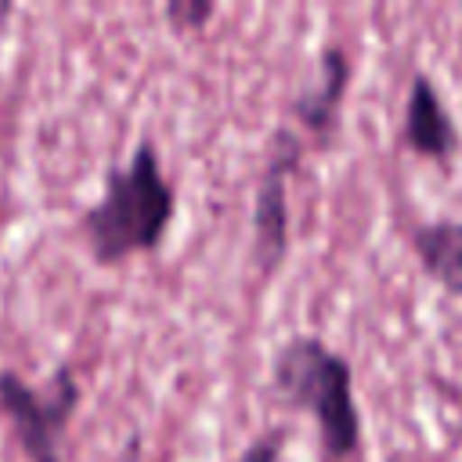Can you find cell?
I'll use <instances>...</instances> for the list:
<instances>
[{
  "label": "cell",
  "mask_w": 462,
  "mask_h": 462,
  "mask_svg": "<svg viewBox=\"0 0 462 462\" xmlns=\"http://www.w3.org/2000/svg\"><path fill=\"white\" fill-rule=\"evenodd\" d=\"M173 220V188L162 177L152 144H141L123 166L105 173L101 195L83 209L79 231L97 263H119L152 253Z\"/></svg>",
  "instance_id": "6da1fadb"
},
{
  "label": "cell",
  "mask_w": 462,
  "mask_h": 462,
  "mask_svg": "<svg viewBox=\"0 0 462 462\" xmlns=\"http://www.w3.org/2000/svg\"><path fill=\"white\" fill-rule=\"evenodd\" d=\"M274 386L292 404L314 415L328 455L346 458L361 448V415L354 404V375L343 354L318 336H292L274 354Z\"/></svg>",
  "instance_id": "7a4b0ae2"
},
{
  "label": "cell",
  "mask_w": 462,
  "mask_h": 462,
  "mask_svg": "<svg viewBox=\"0 0 462 462\" xmlns=\"http://www.w3.org/2000/svg\"><path fill=\"white\" fill-rule=\"evenodd\" d=\"M79 386L69 368H58L47 386H29L14 372H0V408L14 426L29 462H61V440L76 411Z\"/></svg>",
  "instance_id": "3957f363"
},
{
  "label": "cell",
  "mask_w": 462,
  "mask_h": 462,
  "mask_svg": "<svg viewBox=\"0 0 462 462\" xmlns=\"http://www.w3.org/2000/svg\"><path fill=\"white\" fill-rule=\"evenodd\" d=\"M303 159V141L292 130H274L267 162L256 184V202H253V256L260 271L278 267L285 256L289 242V177L300 170Z\"/></svg>",
  "instance_id": "277c9868"
},
{
  "label": "cell",
  "mask_w": 462,
  "mask_h": 462,
  "mask_svg": "<svg viewBox=\"0 0 462 462\" xmlns=\"http://www.w3.org/2000/svg\"><path fill=\"white\" fill-rule=\"evenodd\" d=\"M404 141L415 155L426 159H448L458 148V130L433 87L430 76H415L408 87V105H404Z\"/></svg>",
  "instance_id": "5b68a950"
},
{
  "label": "cell",
  "mask_w": 462,
  "mask_h": 462,
  "mask_svg": "<svg viewBox=\"0 0 462 462\" xmlns=\"http://www.w3.org/2000/svg\"><path fill=\"white\" fill-rule=\"evenodd\" d=\"M346 83H350V61H346V54L339 47H325L318 83L310 90H303L296 97V105H292V116L303 123V130H310L314 137H328V130L336 126V116H339Z\"/></svg>",
  "instance_id": "8992f818"
},
{
  "label": "cell",
  "mask_w": 462,
  "mask_h": 462,
  "mask_svg": "<svg viewBox=\"0 0 462 462\" xmlns=\"http://www.w3.org/2000/svg\"><path fill=\"white\" fill-rule=\"evenodd\" d=\"M411 245L422 271L448 292L462 296V220L419 224L411 231Z\"/></svg>",
  "instance_id": "52a82bcc"
},
{
  "label": "cell",
  "mask_w": 462,
  "mask_h": 462,
  "mask_svg": "<svg viewBox=\"0 0 462 462\" xmlns=\"http://www.w3.org/2000/svg\"><path fill=\"white\" fill-rule=\"evenodd\" d=\"M166 18L177 25V29H199L202 22L213 18V4L209 0H177V4H166Z\"/></svg>",
  "instance_id": "ba28073f"
},
{
  "label": "cell",
  "mask_w": 462,
  "mask_h": 462,
  "mask_svg": "<svg viewBox=\"0 0 462 462\" xmlns=\"http://www.w3.org/2000/svg\"><path fill=\"white\" fill-rule=\"evenodd\" d=\"M278 455H282V433H278V430H267L263 437H256V440L238 455V462H278Z\"/></svg>",
  "instance_id": "9c48e42d"
}]
</instances>
